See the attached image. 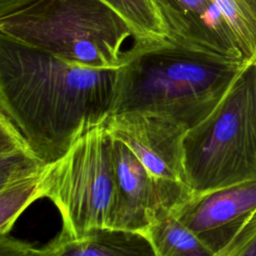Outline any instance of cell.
<instances>
[{"instance_id":"30bf717a","label":"cell","mask_w":256,"mask_h":256,"mask_svg":"<svg viewBox=\"0 0 256 256\" xmlns=\"http://www.w3.org/2000/svg\"><path fill=\"white\" fill-rule=\"evenodd\" d=\"M35 256H157L148 237L123 229L97 228L72 238L62 232Z\"/></svg>"},{"instance_id":"5b68a950","label":"cell","mask_w":256,"mask_h":256,"mask_svg":"<svg viewBox=\"0 0 256 256\" xmlns=\"http://www.w3.org/2000/svg\"><path fill=\"white\" fill-rule=\"evenodd\" d=\"M111 141L103 123L82 134L61 158L48 165L42 196L58 208L61 232L72 238L115 227L118 191Z\"/></svg>"},{"instance_id":"6da1fadb","label":"cell","mask_w":256,"mask_h":256,"mask_svg":"<svg viewBox=\"0 0 256 256\" xmlns=\"http://www.w3.org/2000/svg\"><path fill=\"white\" fill-rule=\"evenodd\" d=\"M116 78L0 36V112L46 163L112 114Z\"/></svg>"},{"instance_id":"e0dca14e","label":"cell","mask_w":256,"mask_h":256,"mask_svg":"<svg viewBox=\"0 0 256 256\" xmlns=\"http://www.w3.org/2000/svg\"><path fill=\"white\" fill-rule=\"evenodd\" d=\"M226 256H256V230L235 246Z\"/></svg>"},{"instance_id":"7c38bea8","label":"cell","mask_w":256,"mask_h":256,"mask_svg":"<svg viewBox=\"0 0 256 256\" xmlns=\"http://www.w3.org/2000/svg\"><path fill=\"white\" fill-rule=\"evenodd\" d=\"M144 234L157 256H216L172 213L159 217Z\"/></svg>"},{"instance_id":"52a82bcc","label":"cell","mask_w":256,"mask_h":256,"mask_svg":"<svg viewBox=\"0 0 256 256\" xmlns=\"http://www.w3.org/2000/svg\"><path fill=\"white\" fill-rule=\"evenodd\" d=\"M111 154L118 191L114 229L144 234L154 221L173 213L193 194L184 183L151 174L123 142L113 137Z\"/></svg>"},{"instance_id":"8992f818","label":"cell","mask_w":256,"mask_h":256,"mask_svg":"<svg viewBox=\"0 0 256 256\" xmlns=\"http://www.w3.org/2000/svg\"><path fill=\"white\" fill-rule=\"evenodd\" d=\"M216 256L256 230V180L191 197L172 213Z\"/></svg>"},{"instance_id":"5bb4252c","label":"cell","mask_w":256,"mask_h":256,"mask_svg":"<svg viewBox=\"0 0 256 256\" xmlns=\"http://www.w3.org/2000/svg\"><path fill=\"white\" fill-rule=\"evenodd\" d=\"M47 168L41 173L0 186V235L8 234L23 210L43 197V180Z\"/></svg>"},{"instance_id":"277c9868","label":"cell","mask_w":256,"mask_h":256,"mask_svg":"<svg viewBox=\"0 0 256 256\" xmlns=\"http://www.w3.org/2000/svg\"><path fill=\"white\" fill-rule=\"evenodd\" d=\"M186 182L203 194L256 180V61L249 62L217 108L184 137Z\"/></svg>"},{"instance_id":"4fadbf2b","label":"cell","mask_w":256,"mask_h":256,"mask_svg":"<svg viewBox=\"0 0 256 256\" xmlns=\"http://www.w3.org/2000/svg\"><path fill=\"white\" fill-rule=\"evenodd\" d=\"M132 28L134 41H159L167 37L154 0H100Z\"/></svg>"},{"instance_id":"3957f363","label":"cell","mask_w":256,"mask_h":256,"mask_svg":"<svg viewBox=\"0 0 256 256\" xmlns=\"http://www.w3.org/2000/svg\"><path fill=\"white\" fill-rule=\"evenodd\" d=\"M0 36L89 69H118L132 28L100 0H39L0 19Z\"/></svg>"},{"instance_id":"7a4b0ae2","label":"cell","mask_w":256,"mask_h":256,"mask_svg":"<svg viewBox=\"0 0 256 256\" xmlns=\"http://www.w3.org/2000/svg\"><path fill=\"white\" fill-rule=\"evenodd\" d=\"M249 62L191 50L169 41H134L117 69L112 113L139 111L187 130L205 120Z\"/></svg>"},{"instance_id":"9c48e42d","label":"cell","mask_w":256,"mask_h":256,"mask_svg":"<svg viewBox=\"0 0 256 256\" xmlns=\"http://www.w3.org/2000/svg\"><path fill=\"white\" fill-rule=\"evenodd\" d=\"M154 3L165 26L166 38L172 43L245 61L225 17L213 0H154Z\"/></svg>"},{"instance_id":"8fae6325","label":"cell","mask_w":256,"mask_h":256,"mask_svg":"<svg viewBox=\"0 0 256 256\" xmlns=\"http://www.w3.org/2000/svg\"><path fill=\"white\" fill-rule=\"evenodd\" d=\"M48 164L34 152L11 120L0 112V186L41 173Z\"/></svg>"},{"instance_id":"ac0fdd59","label":"cell","mask_w":256,"mask_h":256,"mask_svg":"<svg viewBox=\"0 0 256 256\" xmlns=\"http://www.w3.org/2000/svg\"><path fill=\"white\" fill-rule=\"evenodd\" d=\"M39 0H0V19L19 12Z\"/></svg>"},{"instance_id":"2e32d148","label":"cell","mask_w":256,"mask_h":256,"mask_svg":"<svg viewBox=\"0 0 256 256\" xmlns=\"http://www.w3.org/2000/svg\"><path fill=\"white\" fill-rule=\"evenodd\" d=\"M35 247L9 237H0V256H35Z\"/></svg>"},{"instance_id":"d6986e66","label":"cell","mask_w":256,"mask_h":256,"mask_svg":"<svg viewBox=\"0 0 256 256\" xmlns=\"http://www.w3.org/2000/svg\"><path fill=\"white\" fill-rule=\"evenodd\" d=\"M254 60H255V61H256V57H255V59H254Z\"/></svg>"},{"instance_id":"9a60e30c","label":"cell","mask_w":256,"mask_h":256,"mask_svg":"<svg viewBox=\"0 0 256 256\" xmlns=\"http://www.w3.org/2000/svg\"><path fill=\"white\" fill-rule=\"evenodd\" d=\"M247 62L256 57V0H213Z\"/></svg>"},{"instance_id":"ba28073f","label":"cell","mask_w":256,"mask_h":256,"mask_svg":"<svg viewBox=\"0 0 256 256\" xmlns=\"http://www.w3.org/2000/svg\"><path fill=\"white\" fill-rule=\"evenodd\" d=\"M104 125L111 137L123 142L151 174L187 185L184 166L187 129L184 126L172 119L139 111L112 113Z\"/></svg>"}]
</instances>
